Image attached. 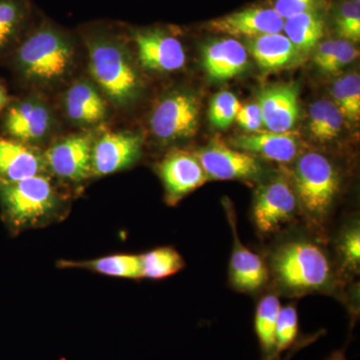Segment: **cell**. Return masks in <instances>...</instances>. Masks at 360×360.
Instances as JSON below:
<instances>
[{
  "label": "cell",
  "instance_id": "1",
  "mask_svg": "<svg viewBox=\"0 0 360 360\" xmlns=\"http://www.w3.org/2000/svg\"><path fill=\"white\" fill-rule=\"evenodd\" d=\"M78 35L49 18L34 21L7 56L14 75L33 91H52L70 84L79 68Z\"/></svg>",
  "mask_w": 360,
  "mask_h": 360
},
{
  "label": "cell",
  "instance_id": "2",
  "mask_svg": "<svg viewBox=\"0 0 360 360\" xmlns=\"http://www.w3.org/2000/svg\"><path fill=\"white\" fill-rule=\"evenodd\" d=\"M78 37L87 56L90 78L113 108H129L142 90L141 75L127 40L115 25L96 21L82 26Z\"/></svg>",
  "mask_w": 360,
  "mask_h": 360
},
{
  "label": "cell",
  "instance_id": "3",
  "mask_svg": "<svg viewBox=\"0 0 360 360\" xmlns=\"http://www.w3.org/2000/svg\"><path fill=\"white\" fill-rule=\"evenodd\" d=\"M269 270L278 288L293 296L328 290L333 281L326 251L307 239H295L277 246L270 255Z\"/></svg>",
  "mask_w": 360,
  "mask_h": 360
},
{
  "label": "cell",
  "instance_id": "4",
  "mask_svg": "<svg viewBox=\"0 0 360 360\" xmlns=\"http://www.w3.org/2000/svg\"><path fill=\"white\" fill-rule=\"evenodd\" d=\"M338 170L326 156L307 153L300 156L295 169L298 205L314 227H322L340 191Z\"/></svg>",
  "mask_w": 360,
  "mask_h": 360
},
{
  "label": "cell",
  "instance_id": "5",
  "mask_svg": "<svg viewBox=\"0 0 360 360\" xmlns=\"http://www.w3.org/2000/svg\"><path fill=\"white\" fill-rule=\"evenodd\" d=\"M1 127L9 139L39 148L52 141L59 123L56 110L44 94L32 91L11 101L2 112Z\"/></svg>",
  "mask_w": 360,
  "mask_h": 360
},
{
  "label": "cell",
  "instance_id": "6",
  "mask_svg": "<svg viewBox=\"0 0 360 360\" xmlns=\"http://www.w3.org/2000/svg\"><path fill=\"white\" fill-rule=\"evenodd\" d=\"M0 201L18 226L39 224L58 210L60 198L44 174L13 182L0 181Z\"/></svg>",
  "mask_w": 360,
  "mask_h": 360
},
{
  "label": "cell",
  "instance_id": "7",
  "mask_svg": "<svg viewBox=\"0 0 360 360\" xmlns=\"http://www.w3.org/2000/svg\"><path fill=\"white\" fill-rule=\"evenodd\" d=\"M200 111V101L191 92H169L158 101L151 113V132L162 142L193 137L198 131Z\"/></svg>",
  "mask_w": 360,
  "mask_h": 360
},
{
  "label": "cell",
  "instance_id": "8",
  "mask_svg": "<svg viewBox=\"0 0 360 360\" xmlns=\"http://www.w3.org/2000/svg\"><path fill=\"white\" fill-rule=\"evenodd\" d=\"M137 60L144 70L158 73L179 70L186 65L184 45L177 37L162 28L129 30Z\"/></svg>",
  "mask_w": 360,
  "mask_h": 360
},
{
  "label": "cell",
  "instance_id": "9",
  "mask_svg": "<svg viewBox=\"0 0 360 360\" xmlns=\"http://www.w3.org/2000/svg\"><path fill=\"white\" fill-rule=\"evenodd\" d=\"M295 189L284 177H277L258 188L253 202V221L257 231L269 236L292 220L297 210Z\"/></svg>",
  "mask_w": 360,
  "mask_h": 360
},
{
  "label": "cell",
  "instance_id": "10",
  "mask_svg": "<svg viewBox=\"0 0 360 360\" xmlns=\"http://www.w3.org/2000/svg\"><path fill=\"white\" fill-rule=\"evenodd\" d=\"M96 132L71 134L54 141L44 153L45 167L52 174L70 181L91 175L92 146Z\"/></svg>",
  "mask_w": 360,
  "mask_h": 360
},
{
  "label": "cell",
  "instance_id": "11",
  "mask_svg": "<svg viewBox=\"0 0 360 360\" xmlns=\"http://www.w3.org/2000/svg\"><path fill=\"white\" fill-rule=\"evenodd\" d=\"M61 108L66 120L79 129H94L103 124L110 115V103L91 78H75L68 84Z\"/></svg>",
  "mask_w": 360,
  "mask_h": 360
},
{
  "label": "cell",
  "instance_id": "12",
  "mask_svg": "<svg viewBox=\"0 0 360 360\" xmlns=\"http://www.w3.org/2000/svg\"><path fill=\"white\" fill-rule=\"evenodd\" d=\"M142 136L131 131H108L92 146L91 174L103 176L131 167L141 155Z\"/></svg>",
  "mask_w": 360,
  "mask_h": 360
},
{
  "label": "cell",
  "instance_id": "13",
  "mask_svg": "<svg viewBox=\"0 0 360 360\" xmlns=\"http://www.w3.org/2000/svg\"><path fill=\"white\" fill-rule=\"evenodd\" d=\"M208 179H251L259 176L262 167L257 156L214 142L193 155Z\"/></svg>",
  "mask_w": 360,
  "mask_h": 360
},
{
  "label": "cell",
  "instance_id": "14",
  "mask_svg": "<svg viewBox=\"0 0 360 360\" xmlns=\"http://www.w3.org/2000/svg\"><path fill=\"white\" fill-rule=\"evenodd\" d=\"M283 23V18L274 8L250 7L210 21L206 27L210 32L251 39L262 35L281 33Z\"/></svg>",
  "mask_w": 360,
  "mask_h": 360
},
{
  "label": "cell",
  "instance_id": "15",
  "mask_svg": "<svg viewBox=\"0 0 360 360\" xmlns=\"http://www.w3.org/2000/svg\"><path fill=\"white\" fill-rule=\"evenodd\" d=\"M158 170L170 205H174L208 180L198 158L186 153H174L167 156Z\"/></svg>",
  "mask_w": 360,
  "mask_h": 360
},
{
  "label": "cell",
  "instance_id": "16",
  "mask_svg": "<svg viewBox=\"0 0 360 360\" xmlns=\"http://www.w3.org/2000/svg\"><path fill=\"white\" fill-rule=\"evenodd\" d=\"M258 106L269 131H290L300 115L298 87L295 84L267 87L258 96Z\"/></svg>",
  "mask_w": 360,
  "mask_h": 360
},
{
  "label": "cell",
  "instance_id": "17",
  "mask_svg": "<svg viewBox=\"0 0 360 360\" xmlns=\"http://www.w3.org/2000/svg\"><path fill=\"white\" fill-rule=\"evenodd\" d=\"M229 217L233 231V248L229 264L231 283L236 290L255 292L264 288L269 281V267L259 255L241 243L236 221L231 215Z\"/></svg>",
  "mask_w": 360,
  "mask_h": 360
},
{
  "label": "cell",
  "instance_id": "18",
  "mask_svg": "<svg viewBox=\"0 0 360 360\" xmlns=\"http://www.w3.org/2000/svg\"><path fill=\"white\" fill-rule=\"evenodd\" d=\"M45 172L44 153L39 148L0 135V181H18Z\"/></svg>",
  "mask_w": 360,
  "mask_h": 360
},
{
  "label": "cell",
  "instance_id": "19",
  "mask_svg": "<svg viewBox=\"0 0 360 360\" xmlns=\"http://www.w3.org/2000/svg\"><path fill=\"white\" fill-rule=\"evenodd\" d=\"M238 150L279 163L295 160L298 155V141L295 134L288 132L255 131L240 135L232 141Z\"/></svg>",
  "mask_w": 360,
  "mask_h": 360
},
{
  "label": "cell",
  "instance_id": "20",
  "mask_svg": "<svg viewBox=\"0 0 360 360\" xmlns=\"http://www.w3.org/2000/svg\"><path fill=\"white\" fill-rule=\"evenodd\" d=\"M248 63L245 47L236 39L215 40L203 49V66L212 79H231L243 72Z\"/></svg>",
  "mask_w": 360,
  "mask_h": 360
},
{
  "label": "cell",
  "instance_id": "21",
  "mask_svg": "<svg viewBox=\"0 0 360 360\" xmlns=\"http://www.w3.org/2000/svg\"><path fill=\"white\" fill-rule=\"evenodd\" d=\"M33 22L32 0H0V59L9 56Z\"/></svg>",
  "mask_w": 360,
  "mask_h": 360
},
{
  "label": "cell",
  "instance_id": "22",
  "mask_svg": "<svg viewBox=\"0 0 360 360\" xmlns=\"http://www.w3.org/2000/svg\"><path fill=\"white\" fill-rule=\"evenodd\" d=\"M248 47L258 65L267 70L286 68L295 63L300 54L292 42L281 33L251 39Z\"/></svg>",
  "mask_w": 360,
  "mask_h": 360
},
{
  "label": "cell",
  "instance_id": "23",
  "mask_svg": "<svg viewBox=\"0 0 360 360\" xmlns=\"http://www.w3.org/2000/svg\"><path fill=\"white\" fill-rule=\"evenodd\" d=\"M283 30L300 53L309 52L323 37L324 20L316 9H312L284 20Z\"/></svg>",
  "mask_w": 360,
  "mask_h": 360
},
{
  "label": "cell",
  "instance_id": "24",
  "mask_svg": "<svg viewBox=\"0 0 360 360\" xmlns=\"http://www.w3.org/2000/svg\"><path fill=\"white\" fill-rule=\"evenodd\" d=\"M345 117L333 101H319L310 106L309 129L315 141L326 143L338 137Z\"/></svg>",
  "mask_w": 360,
  "mask_h": 360
},
{
  "label": "cell",
  "instance_id": "25",
  "mask_svg": "<svg viewBox=\"0 0 360 360\" xmlns=\"http://www.w3.org/2000/svg\"><path fill=\"white\" fill-rule=\"evenodd\" d=\"M281 307L278 297L272 295L264 296L257 304L255 331L264 357L276 354V328Z\"/></svg>",
  "mask_w": 360,
  "mask_h": 360
},
{
  "label": "cell",
  "instance_id": "26",
  "mask_svg": "<svg viewBox=\"0 0 360 360\" xmlns=\"http://www.w3.org/2000/svg\"><path fill=\"white\" fill-rule=\"evenodd\" d=\"M65 267H80L104 276L142 278L141 255H115L84 262H65Z\"/></svg>",
  "mask_w": 360,
  "mask_h": 360
},
{
  "label": "cell",
  "instance_id": "27",
  "mask_svg": "<svg viewBox=\"0 0 360 360\" xmlns=\"http://www.w3.org/2000/svg\"><path fill=\"white\" fill-rule=\"evenodd\" d=\"M359 49L352 42L343 39L328 40L317 45L314 65L324 73L338 72L359 56Z\"/></svg>",
  "mask_w": 360,
  "mask_h": 360
},
{
  "label": "cell",
  "instance_id": "28",
  "mask_svg": "<svg viewBox=\"0 0 360 360\" xmlns=\"http://www.w3.org/2000/svg\"><path fill=\"white\" fill-rule=\"evenodd\" d=\"M142 278L163 279L184 267L181 255L172 248H160L141 255Z\"/></svg>",
  "mask_w": 360,
  "mask_h": 360
},
{
  "label": "cell",
  "instance_id": "29",
  "mask_svg": "<svg viewBox=\"0 0 360 360\" xmlns=\"http://www.w3.org/2000/svg\"><path fill=\"white\" fill-rule=\"evenodd\" d=\"M335 104L345 120L356 123L360 120V78L352 73L340 78L333 87Z\"/></svg>",
  "mask_w": 360,
  "mask_h": 360
},
{
  "label": "cell",
  "instance_id": "30",
  "mask_svg": "<svg viewBox=\"0 0 360 360\" xmlns=\"http://www.w3.org/2000/svg\"><path fill=\"white\" fill-rule=\"evenodd\" d=\"M335 28L340 39L356 44L360 40V1L345 0L335 14Z\"/></svg>",
  "mask_w": 360,
  "mask_h": 360
},
{
  "label": "cell",
  "instance_id": "31",
  "mask_svg": "<svg viewBox=\"0 0 360 360\" xmlns=\"http://www.w3.org/2000/svg\"><path fill=\"white\" fill-rule=\"evenodd\" d=\"M300 333V321L295 305L281 307L276 328V354H283L295 345Z\"/></svg>",
  "mask_w": 360,
  "mask_h": 360
},
{
  "label": "cell",
  "instance_id": "32",
  "mask_svg": "<svg viewBox=\"0 0 360 360\" xmlns=\"http://www.w3.org/2000/svg\"><path fill=\"white\" fill-rule=\"evenodd\" d=\"M240 101L233 94L219 92L210 103V120L215 129H225L231 127L240 110Z\"/></svg>",
  "mask_w": 360,
  "mask_h": 360
},
{
  "label": "cell",
  "instance_id": "33",
  "mask_svg": "<svg viewBox=\"0 0 360 360\" xmlns=\"http://www.w3.org/2000/svg\"><path fill=\"white\" fill-rule=\"evenodd\" d=\"M340 257L347 269L356 271L360 264V231L359 224L349 225L341 233L340 239Z\"/></svg>",
  "mask_w": 360,
  "mask_h": 360
},
{
  "label": "cell",
  "instance_id": "34",
  "mask_svg": "<svg viewBox=\"0 0 360 360\" xmlns=\"http://www.w3.org/2000/svg\"><path fill=\"white\" fill-rule=\"evenodd\" d=\"M319 1V0H276L274 9L283 20H286L295 14L316 9L315 7Z\"/></svg>",
  "mask_w": 360,
  "mask_h": 360
},
{
  "label": "cell",
  "instance_id": "35",
  "mask_svg": "<svg viewBox=\"0 0 360 360\" xmlns=\"http://www.w3.org/2000/svg\"><path fill=\"white\" fill-rule=\"evenodd\" d=\"M238 124L248 132L258 131L264 125L262 111L258 104L241 105L236 118Z\"/></svg>",
  "mask_w": 360,
  "mask_h": 360
},
{
  "label": "cell",
  "instance_id": "36",
  "mask_svg": "<svg viewBox=\"0 0 360 360\" xmlns=\"http://www.w3.org/2000/svg\"><path fill=\"white\" fill-rule=\"evenodd\" d=\"M315 338H317V335L307 336V338H305L304 340H302L300 342L296 343L295 347H293L292 352H290V354L286 355L285 357H283V359L281 357V354H274L270 355V356L264 357V360H290L295 352H297L298 349H300V348L304 347V345H309V343H311L312 341L315 340Z\"/></svg>",
  "mask_w": 360,
  "mask_h": 360
},
{
  "label": "cell",
  "instance_id": "37",
  "mask_svg": "<svg viewBox=\"0 0 360 360\" xmlns=\"http://www.w3.org/2000/svg\"><path fill=\"white\" fill-rule=\"evenodd\" d=\"M9 103H11V98H9L8 94H7V90L4 85L0 82V113L4 112Z\"/></svg>",
  "mask_w": 360,
  "mask_h": 360
},
{
  "label": "cell",
  "instance_id": "38",
  "mask_svg": "<svg viewBox=\"0 0 360 360\" xmlns=\"http://www.w3.org/2000/svg\"><path fill=\"white\" fill-rule=\"evenodd\" d=\"M326 360H347V354H345V348L335 350L333 354L329 355Z\"/></svg>",
  "mask_w": 360,
  "mask_h": 360
},
{
  "label": "cell",
  "instance_id": "39",
  "mask_svg": "<svg viewBox=\"0 0 360 360\" xmlns=\"http://www.w3.org/2000/svg\"><path fill=\"white\" fill-rule=\"evenodd\" d=\"M356 1H360V0H356Z\"/></svg>",
  "mask_w": 360,
  "mask_h": 360
}]
</instances>
